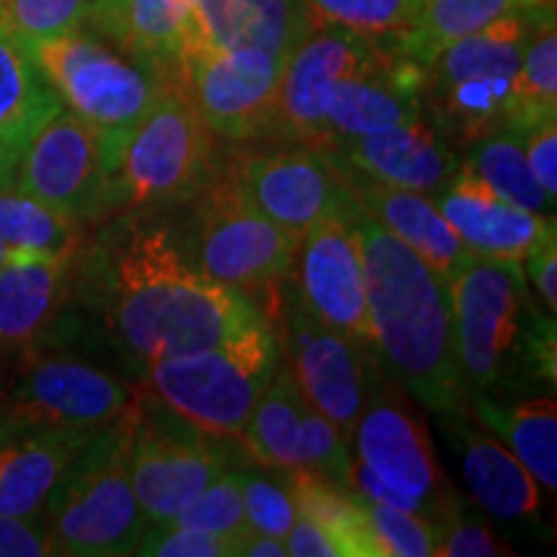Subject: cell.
Instances as JSON below:
<instances>
[{
	"mask_svg": "<svg viewBox=\"0 0 557 557\" xmlns=\"http://www.w3.org/2000/svg\"><path fill=\"white\" fill-rule=\"evenodd\" d=\"M73 287L143 372L152 361L218 346L263 318L253 299L209 278L169 230L132 212L81 246Z\"/></svg>",
	"mask_w": 557,
	"mask_h": 557,
	"instance_id": "1",
	"label": "cell"
},
{
	"mask_svg": "<svg viewBox=\"0 0 557 557\" xmlns=\"http://www.w3.org/2000/svg\"><path fill=\"white\" fill-rule=\"evenodd\" d=\"M354 222L364 256L372 348L382 372L434 413L462 410L468 389L457 364L447 282L359 205Z\"/></svg>",
	"mask_w": 557,
	"mask_h": 557,
	"instance_id": "2",
	"label": "cell"
},
{
	"mask_svg": "<svg viewBox=\"0 0 557 557\" xmlns=\"http://www.w3.org/2000/svg\"><path fill=\"white\" fill-rule=\"evenodd\" d=\"M457 364L468 395L557 380L555 315L534 305L521 261L470 253L447 278Z\"/></svg>",
	"mask_w": 557,
	"mask_h": 557,
	"instance_id": "3",
	"label": "cell"
},
{
	"mask_svg": "<svg viewBox=\"0 0 557 557\" xmlns=\"http://www.w3.org/2000/svg\"><path fill=\"white\" fill-rule=\"evenodd\" d=\"M137 416L139 393L129 413L96 431L62 472L45 506L54 555H135L148 527L129 478Z\"/></svg>",
	"mask_w": 557,
	"mask_h": 557,
	"instance_id": "4",
	"label": "cell"
},
{
	"mask_svg": "<svg viewBox=\"0 0 557 557\" xmlns=\"http://www.w3.org/2000/svg\"><path fill=\"white\" fill-rule=\"evenodd\" d=\"M278 357V333L263 315L218 346L152 361L143 372L145 389L191 426L218 438H240Z\"/></svg>",
	"mask_w": 557,
	"mask_h": 557,
	"instance_id": "5",
	"label": "cell"
},
{
	"mask_svg": "<svg viewBox=\"0 0 557 557\" xmlns=\"http://www.w3.org/2000/svg\"><path fill=\"white\" fill-rule=\"evenodd\" d=\"M32 50L58 90L62 107L99 135L103 160L114 176L129 132L163 94L169 81L109 47L88 29L37 41Z\"/></svg>",
	"mask_w": 557,
	"mask_h": 557,
	"instance_id": "6",
	"label": "cell"
},
{
	"mask_svg": "<svg viewBox=\"0 0 557 557\" xmlns=\"http://www.w3.org/2000/svg\"><path fill=\"white\" fill-rule=\"evenodd\" d=\"M218 169L214 132L178 88L165 86L129 132L111 176L116 212L189 201Z\"/></svg>",
	"mask_w": 557,
	"mask_h": 557,
	"instance_id": "7",
	"label": "cell"
},
{
	"mask_svg": "<svg viewBox=\"0 0 557 557\" xmlns=\"http://www.w3.org/2000/svg\"><path fill=\"white\" fill-rule=\"evenodd\" d=\"M194 199L197 230L191 261L209 278L259 299L263 308L289 276L297 240L250 205L225 160Z\"/></svg>",
	"mask_w": 557,
	"mask_h": 557,
	"instance_id": "8",
	"label": "cell"
},
{
	"mask_svg": "<svg viewBox=\"0 0 557 557\" xmlns=\"http://www.w3.org/2000/svg\"><path fill=\"white\" fill-rule=\"evenodd\" d=\"M261 310L278 323L274 329L282 333L278 348L310 406L351 436L382 369L374 348L333 331L312 315L289 276Z\"/></svg>",
	"mask_w": 557,
	"mask_h": 557,
	"instance_id": "9",
	"label": "cell"
},
{
	"mask_svg": "<svg viewBox=\"0 0 557 557\" xmlns=\"http://www.w3.org/2000/svg\"><path fill=\"white\" fill-rule=\"evenodd\" d=\"M284 60L261 50H222L194 32L169 75L209 129L233 143L269 139Z\"/></svg>",
	"mask_w": 557,
	"mask_h": 557,
	"instance_id": "10",
	"label": "cell"
},
{
	"mask_svg": "<svg viewBox=\"0 0 557 557\" xmlns=\"http://www.w3.org/2000/svg\"><path fill=\"white\" fill-rule=\"evenodd\" d=\"M137 393L120 377L70 354H26L9 393L3 423L101 431L135 406Z\"/></svg>",
	"mask_w": 557,
	"mask_h": 557,
	"instance_id": "11",
	"label": "cell"
},
{
	"mask_svg": "<svg viewBox=\"0 0 557 557\" xmlns=\"http://www.w3.org/2000/svg\"><path fill=\"white\" fill-rule=\"evenodd\" d=\"M225 163L250 205L295 240L315 222L354 205L336 156L320 145L274 143L246 148L230 152Z\"/></svg>",
	"mask_w": 557,
	"mask_h": 557,
	"instance_id": "12",
	"label": "cell"
},
{
	"mask_svg": "<svg viewBox=\"0 0 557 557\" xmlns=\"http://www.w3.org/2000/svg\"><path fill=\"white\" fill-rule=\"evenodd\" d=\"M171 416L173 421H156L139 393L129 478L145 524H169L233 462L218 436Z\"/></svg>",
	"mask_w": 557,
	"mask_h": 557,
	"instance_id": "13",
	"label": "cell"
},
{
	"mask_svg": "<svg viewBox=\"0 0 557 557\" xmlns=\"http://www.w3.org/2000/svg\"><path fill=\"white\" fill-rule=\"evenodd\" d=\"M377 47L380 39L318 18L284 60L267 143H323L338 86L364 67Z\"/></svg>",
	"mask_w": 557,
	"mask_h": 557,
	"instance_id": "14",
	"label": "cell"
},
{
	"mask_svg": "<svg viewBox=\"0 0 557 557\" xmlns=\"http://www.w3.org/2000/svg\"><path fill=\"white\" fill-rule=\"evenodd\" d=\"M13 176L16 191L81 225L114 214L111 173L99 135L65 107L29 139Z\"/></svg>",
	"mask_w": 557,
	"mask_h": 557,
	"instance_id": "15",
	"label": "cell"
},
{
	"mask_svg": "<svg viewBox=\"0 0 557 557\" xmlns=\"http://www.w3.org/2000/svg\"><path fill=\"white\" fill-rule=\"evenodd\" d=\"M357 459L398 491L418 500L434 521L457 496L447 487L431 436L403 387L380 369L364 410L354 426Z\"/></svg>",
	"mask_w": 557,
	"mask_h": 557,
	"instance_id": "16",
	"label": "cell"
},
{
	"mask_svg": "<svg viewBox=\"0 0 557 557\" xmlns=\"http://www.w3.org/2000/svg\"><path fill=\"white\" fill-rule=\"evenodd\" d=\"M354 214L357 201L315 222L297 240L289 282L318 320L359 344L372 346L364 256Z\"/></svg>",
	"mask_w": 557,
	"mask_h": 557,
	"instance_id": "17",
	"label": "cell"
},
{
	"mask_svg": "<svg viewBox=\"0 0 557 557\" xmlns=\"http://www.w3.org/2000/svg\"><path fill=\"white\" fill-rule=\"evenodd\" d=\"M436 207L459 240L487 259L524 261L542 240L555 235L553 214L527 212L498 197L470 163H459L449 184L436 194Z\"/></svg>",
	"mask_w": 557,
	"mask_h": 557,
	"instance_id": "18",
	"label": "cell"
},
{
	"mask_svg": "<svg viewBox=\"0 0 557 557\" xmlns=\"http://www.w3.org/2000/svg\"><path fill=\"white\" fill-rule=\"evenodd\" d=\"M423 107V67L380 45L374 58L338 86L320 145L421 122Z\"/></svg>",
	"mask_w": 557,
	"mask_h": 557,
	"instance_id": "19",
	"label": "cell"
},
{
	"mask_svg": "<svg viewBox=\"0 0 557 557\" xmlns=\"http://www.w3.org/2000/svg\"><path fill=\"white\" fill-rule=\"evenodd\" d=\"M320 148H329L341 163L369 178L434 197L459 169V158L447 139L423 120L372 135L331 139Z\"/></svg>",
	"mask_w": 557,
	"mask_h": 557,
	"instance_id": "20",
	"label": "cell"
},
{
	"mask_svg": "<svg viewBox=\"0 0 557 557\" xmlns=\"http://www.w3.org/2000/svg\"><path fill=\"white\" fill-rule=\"evenodd\" d=\"M341 176H344L348 194L357 201L361 212H367L377 225L393 233L410 250H416L438 276L447 282L451 271L462 267L472 250L459 240V235L438 212L436 201L423 197L421 191L400 189V186L382 184L348 169L336 158Z\"/></svg>",
	"mask_w": 557,
	"mask_h": 557,
	"instance_id": "21",
	"label": "cell"
},
{
	"mask_svg": "<svg viewBox=\"0 0 557 557\" xmlns=\"http://www.w3.org/2000/svg\"><path fill=\"white\" fill-rule=\"evenodd\" d=\"M94 434L0 421V513L41 517L62 472Z\"/></svg>",
	"mask_w": 557,
	"mask_h": 557,
	"instance_id": "22",
	"label": "cell"
},
{
	"mask_svg": "<svg viewBox=\"0 0 557 557\" xmlns=\"http://www.w3.org/2000/svg\"><path fill=\"white\" fill-rule=\"evenodd\" d=\"M78 253H37L11 248L0 263V348L37 341L73 289Z\"/></svg>",
	"mask_w": 557,
	"mask_h": 557,
	"instance_id": "23",
	"label": "cell"
},
{
	"mask_svg": "<svg viewBox=\"0 0 557 557\" xmlns=\"http://www.w3.org/2000/svg\"><path fill=\"white\" fill-rule=\"evenodd\" d=\"M451 447L459 455L465 483L483 511L500 521H527L540 513L542 493L537 478L496 436L478 429L462 410L444 413Z\"/></svg>",
	"mask_w": 557,
	"mask_h": 557,
	"instance_id": "24",
	"label": "cell"
},
{
	"mask_svg": "<svg viewBox=\"0 0 557 557\" xmlns=\"http://www.w3.org/2000/svg\"><path fill=\"white\" fill-rule=\"evenodd\" d=\"M96 32L116 50L169 81L178 54L197 32L194 0H99Z\"/></svg>",
	"mask_w": 557,
	"mask_h": 557,
	"instance_id": "25",
	"label": "cell"
},
{
	"mask_svg": "<svg viewBox=\"0 0 557 557\" xmlns=\"http://www.w3.org/2000/svg\"><path fill=\"white\" fill-rule=\"evenodd\" d=\"M197 32L222 50L287 58L318 16L302 0H194Z\"/></svg>",
	"mask_w": 557,
	"mask_h": 557,
	"instance_id": "26",
	"label": "cell"
},
{
	"mask_svg": "<svg viewBox=\"0 0 557 557\" xmlns=\"http://www.w3.org/2000/svg\"><path fill=\"white\" fill-rule=\"evenodd\" d=\"M315 410L299 389L287 361L278 359L274 377L240 434L243 449L263 468H308V429Z\"/></svg>",
	"mask_w": 557,
	"mask_h": 557,
	"instance_id": "27",
	"label": "cell"
},
{
	"mask_svg": "<svg viewBox=\"0 0 557 557\" xmlns=\"http://www.w3.org/2000/svg\"><path fill=\"white\" fill-rule=\"evenodd\" d=\"M62 109L58 90L32 45L0 24V139L24 152L29 139Z\"/></svg>",
	"mask_w": 557,
	"mask_h": 557,
	"instance_id": "28",
	"label": "cell"
},
{
	"mask_svg": "<svg viewBox=\"0 0 557 557\" xmlns=\"http://www.w3.org/2000/svg\"><path fill=\"white\" fill-rule=\"evenodd\" d=\"M472 410L547 491L557 487V406L555 398H529L500 406L491 395H472Z\"/></svg>",
	"mask_w": 557,
	"mask_h": 557,
	"instance_id": "29",
	"label": "cell"
},
{
	"mask_svg": "<svg viewBox=\"0 0 557 557\" xmlns=\"http://www.w3.org/2000/svg\"><path fill=\"white\" fill-rule=\"evenodd\" d=\"M287 493L297 517L318 521L338 542L344 557H380L364 498L315 470H287Z\"/></svg>",
	"mask_w": 557,
	"mask_h": 557,
	"instance_id": "30",
	"label": "cell"
},
{
	"mask_svg": "<svg viewBox=\"0 0 557 557\" xmlns=\"http://www.w3.org/2000/svg\"><path fill=\"white\" fill-rule=\"evenodd\" d=\"M540 5L555 9V0H423L416 24L403 37L393 39L398 45L395 50L423 67L451 41L483 29L506 13Z\"/></svg>",
	"mask_w": 557,
	"mask_h": 557,
	"instance_id": "31",
	"label": "cell"
},
{
	"mask_svg": "<svg viewBox=\"0 0 557 557\" xmlns=\"http://www.w3.org/2000/svg\"><path fill=\"white\" fill-rule=\"evenodd\" d=\"M557 120V26L555 11L534 24L513 78L508 127L527 132L534 124Z\"/></svg>",
	"mask_w": 557,
	"mask_h": 557,
	"instance_id": "32",
	"label": "cell"
},
{
	"mask_svg": "<svg viewBox=\"0 0 557 557\" xmlns=\"http://www.w3.org/2000/svg\"><path fill=\"white\" fill-rule=\"evenodd\" d=\"M468 163L498 197L511 205L527 209V212L545 214V218L553 209L555 199L542 189V184L529 169L521 132L504 127L475 139Z\"/></svg>",
	"mask_w": 557,
	"mask_h": 557,
	"instance_id": "33",
	"label": "cell"
},
{
	"mask_svg": "<svg viewBox=\"0 0 557 557\" xmlns=\"http://www.w3.org/2000/svg\"><path fill=\"white\" fill-rule=\"evenodd\" d=\"M0 240L37 253H78L81 222L21 191L0 189Z\"/></svg>",
	"mask_w": 557,
	"mask_h": 557,
	"instance_id": "34",
	"label": "cell"
},
{
	"mask_svg": "<svg viewBox=\"0 0 557 557\" xmlns=\"http://www.w3.org/2000/svg\"><path fill=\"white\" fill-rule=\"evenodd\" d=\"M302 3L318 18L380 41L403 37L423 9V0H302Z\"/></svg>",
	"mask_w": 557,
	"mask_h": 557,
	"instance_id": "35",
	"label": "cell"
},
{
	"mask_svg": "<svg viewBox=\"0 0 557 557\" xmlns=\"http://www.w3.org/2000/svg\"><path fill=\"white\" fill-rule=\"evenodd\" d=\"M171 524L220 534V537L233 542L240 555L243 542L253 532L246 519V506H243L240 470H225L220 478H214Z\"/></svg>",
	"mask_w": 557,
	"mask_h": 557,
	"instance_id": "36",
	"label": "cell"
},
{
	"mask_svg": "<svg viewBox=\"0 0 557 557\" xmlns=\"http://www.w3.org/2000/svg\"><path fill=\"white\" fill-rule=\"evenodd\" d=\"M99 0H3L0 24L26 41L37 45L62 34L88 29Z\"/></svg>",
	"mask_w": 557,
	"mask_h": 557,
	"instance_id": "37",
	"label": "cell"
},
{
	"mask_svg": "<svg viewBox=\"0 0 557 557\" xmlns=\"http://www.w3.org/2000/svg\"><path fill=\"white\" fill-rule=\"evenodd\" d=\"M367 517L380 557H431L436 547L434 521L423 513L367 500Z\"/></svg>",
	"mask_w": 557,
	"mask_h": 557,
	"instance_id": "38",
	"label": "cell"
},
{
	"mask_svg": "<svg viewBox=\"0 0 557 557\" xmlns=\"http://www.w3.org/2000/svg\"><path fill=\"white\" fill-rule=\"evenodd\" d=\"M436 529V547L438 557H498V555H517L508 547L506 540H500L493 527H487L478 513H470L459 504V498L444 508L434 519Z\"/></svg>",
	"mask_w": 557,
	"mask_h": 557,
	"instance_id": "39",
	"label": "cell"
},
{
	"mask_svg": "<svg viewBox=\"0 0 557 557\" xmlns=\"http://www.w3.org/2000/svg\"><path fill=\"white\" fill-rule=\"evenodd\" d=\"M240 487L250 529L276 540L287 537V532L297 519V508L292 504L287 487L248 470H240Z\"/></svg>",
	"mask_w": 557,
	"mask_h": 557,
	"instance_id": "40",
	"label": "cell"
},
{
	"mask_svg": "<svg viewBox=\"0 0 557 557\" xmlns=\"http://www.w3.org/2000/svg\"><path fill=\"white\" fill-rule=\"evenodd\" d=\"M135 555L143 557H235L233 542L205 529L178 524H148Z\"/></svg>",
	"mask_w": 557,
	"mask_h": 557,
	"instance_id": "41",
	"label": "cell"
},
{
	"mask_svg": "<svg viewBox=\"0 0 557 557\" xmlns=\"http://www.w3.org/2000/svg\"><path fill=\"white\" fill-rule=\"evenodd\" d=\"M45 555H54L45 519L0 513V557H45Z\"/></svg>",
	"mask_w": 557,
	"mask_h": 557,
	"instance_id": "42",
	"label": "cell"
},
{
	"mask_svg": "<svg viewBox=\"0 0 557 557\" xmlns=\"http://www.w3.org/2000/svg\"><path fill=\"white\" fill-rule=\"evenodd\" d=\"M524 137V152L529 160V169H532L534 178L540 181L542 189L555 199L557 194V120H547L534 124L527 132H521Z\"/></svg>",
	"mask_w": 557,
	"mask_h": 557,
	"instance_id": "43",
	"label": "cell"
},
{
	"mask_svg": "<svg viewBox=\"0 0 557 557\" xmlns=\"http://www.w3.org/2000/svg\"><path fill=\"white\" fill-rule=\"evenodd\" d=\"M524 267V276L534 284V289L540 292L542 305L553 312L557 310V238L549 235L547 240H542L532 253L521 261Z\"/></svg>",
	"mask_w": 557,
	"mask_h": 557,
	"instance_id": "44",
	"label": "cell"
},
{
	"mask_svg": "<svg viewBox=\"0 0 557 557\" xmlns=\"http://www.w3.org/2000/svg\"><path fill=\"white\" fill-rule=\"evenodd\" d=\"M284 549H287V555H295V557H338L341 555L338 542L331 537V532H325L318 521L305 519V517L295 519V524H292L287 537H284Z\"/></svg>",
	"mask_w": 557,
	"mask_h": 557,
	"instance_id": "45",
	"label": "cell"
},
{
	"mask_svg": "<svg viewBox=\"0 0 557 557\" xmlns=\"http://www.w3.org/2000/svg\"><path fill=\"white\" fill-rule=\"evenodd\" d=\"M287 549H284V540L269 537V534L250 532V537L243 542L240 557H284Z\"/></svg>",
	"mask_w": 557,
	"mask_h": 557,
	"instance_id": "46",
	"label": "cell"
},
{
	"mask_svg": "<svg viewBox=\"0 0 557 557\" xmlns=\"http://www.w3.org/2000/svg\"><path fill=\"white\" fill-rule=\"evenodd\" d=\"M18 158L21 152H16L13 148L0 139V186H9L13 173H16V165H18Z\"/></svg>",
	"mask_w": 557,
	"mask_h": 557,
	"instance_id": "47",
	"label": "cell"
},
{
	"mask_svg": "<svg viewBox=\"0 0 557 557\" xmlns=\"http://www.w3.org/2000/svg\"><path fill=\"white\" fill-rule=\"evenodd\" d=\"M9 250H11V248H9V246H5V243H3V240H0V263H3L5 259H9Z\"/></svg>",
	"mask_w": 557,
	"mask_h": 557,
	"instance_id": "48",
	"label": "cell"
},
{
	"mask_svg": "<svg viewBox=\"0 0 557 557\" xmlns=\"http://www.w3.org/2000/svg\"><path fill=\"white\" fill-rule=\"evenodd\" d=\"M0 13H3V0H0Z\"/></svg>",
	"mask_w": 557,
	"mask_h": 557,
	"instance_id": "49",
	"label": "cell"
},
{
	"mask_svg": "<svg viewBox=\"0 0 557 557\" xmlns=\"http://www.w3.org/2000/svg\"><path fill=\"white\" fill-rule=\"evenodd\" d=\"M0 418H3V410H0Z\"/></svg>",
	"mask_w": 557,
	"mask_h": 557,
	"instance_id": "50",
	"label": "cell"
},
{
	"mask_svg": "<svg viewBox=\"0 0 557 557\" xmlns=\"http://www.w3.org/2000/svg\"><path fill=\"white\" fill-rule=\"evenodd\" d=\"M0 189H3V186H0Z\"/></svg>",
	"mask_w": 557,
	"mask_h": 557,
	"instance_id": "51",
	"label": "cell"
}]
</instances>
